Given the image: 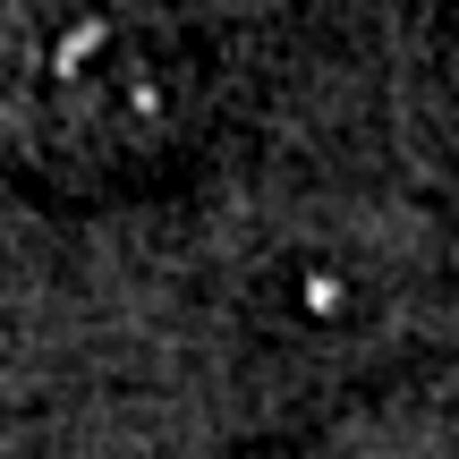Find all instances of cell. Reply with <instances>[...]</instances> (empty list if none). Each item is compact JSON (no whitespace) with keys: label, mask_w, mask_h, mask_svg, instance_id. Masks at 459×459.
Segmentation results:
<instances>
[{"label":"cell","mask_w":459,"mask_h":459,"mask_svg":"<svg viewBox=\"0 0 459 459\" xmlns=\"http://www.w3.org/2000/svg\"><path fill=\"white\" fill-rule=\"evenodd\" d=\"M179 85V43L128 0H34V111L60 136H111L162 111Z\"/></svg>","instance_id":"obj_1"}]
</instances>
